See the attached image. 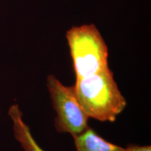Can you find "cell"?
Wrapping results in <instances>:
<instances>
[{"mask_svg":"<svg viewBox=\"0 0 151 151\" xmlns=\"http://www.w3.org/2000/svg\"><path fill=\"white\" fill-rule=\"evenodd\" d=\"M73 87L79 103L89 118L115 122L127 106L110 68L76 78Z\"/></svg>","mask_w":151,"mask_h":151,"instance_id":"cell-1","label":"cell"},{"mask_svg":"<svg viewBox=\"0 0 151 151\" xmlns=\"http://www.w3.org/2000/svg\"><path fill=\"white\" fill-rule=\"evenodd\" d=\"M66 38L76 78L109 69L108 46L94 24L72 27Z\"/></svg>","mask_w":151,"mask_h":151,"instance_id":"cell-2","label":"cell"},{"mask_svg":"<svg viewBox=\"0 0 151 151\" xmlns=\"http://www.w3.org/2000/svg\"><path fill=\"white\" fill-rule=\"evenodd\" d=\"M46 86L56 112L55 126L57 131L80 134L88 127L89 117L79 103L73 86H66L52 74L47 77Z\"/></svg>","mask_w":151,"mask_h":151,"instance_id":"cell-3","label":"cell"},{"mask_svg":"<svg viewBox=\"0 0 151 151\" xmlns=\"http://www.w3.org/2000/svg\"><path fill=\"white\" fill-rule=\"evenodd\" d=\"M76 151H128L129 148H122L108 142L88 127L80 134L73 136Z\"/></svg>","mask_w":151,"mask_h":151,"instance_id":"cell-4","label":"cell"},{"mask_svg":"<svg viewBox=\"0 0 151 151\" xmlns=\"http://www.w3.org/2000/svg\"><path fill=\"white\" fill-rule=\"evenodd\" d=\"M9 115L14 123L15 138L21 145L24 151H45L39 146L34 139L29 127L22 120V114L18 104H14L9 109Z\"/></svg>","mask_w":151,"mask_h":151,"instance_id":"cell-5","label":"cell"},{"mask_svg":"<svg viewBox=\"0 0 151 151\" xmlns=\"http://www.w3.org/2000/svg\"><path fill=\"white\" fill-rule=\"evenodd\" d=\"M129 150L128 151H151V146H130L128 147Z\"/></svg>","mask_w":151,"mask_h":151,"instance_id":"cell-6","label":"cell"}]
</instances>
